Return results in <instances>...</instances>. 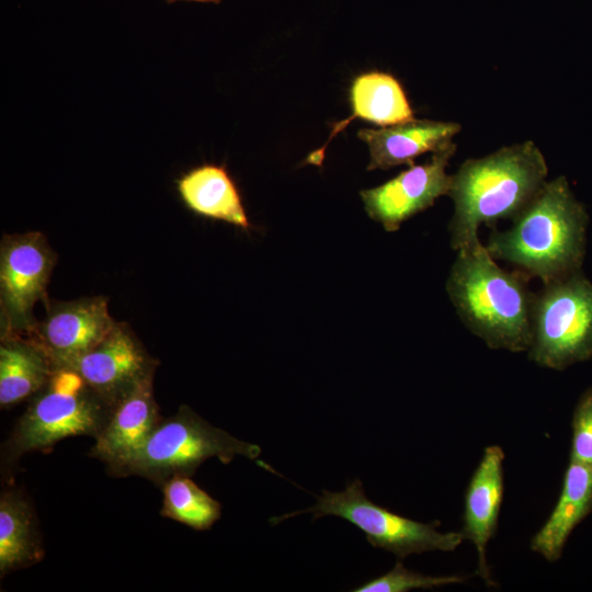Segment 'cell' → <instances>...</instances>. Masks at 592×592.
<instances>
[{
    "instance_id": "cell-1",
    "label": "cell",
    "mask_w": 592,
    "mask_h": 592,
    "mask_svg": "<svg viewBox=\"0 0 592 592\" xmlns=\"http://www.w3.org/2000/svg\"><path fill=\"white\" fill-rule=\"evenodd\" d=\"M588 223L584 205L561 175L546 181L509 229L493 230L486 248L493 259L548 284L581 271Z\"/></svg>"
},
{
    "instance_id": "cell-2",
    "label": "cell",
    "mask_w": 592,
    "mask_h": 592,
    "mask_svg": "<svg viewBox=\"0 0 592 592\" xmlns=\"http://www.w3.org/2000/svg\"><path fill=\"white\" fill-rule=\"evenodd\" d=\"M530 278L501 269L478 240L456 251L446 293L462 322L490 349L523 352L532 341Z\"/></svg>"
},
{
    "instance_id": "cell-3",
    "label": "cell",
    "mask_w": 592,
    "mask_h": 592,
    "mask_svg": "<svg viewBox=\"0 0 592 592\" xmlns=\"http://www.w3.org/2000/svg\"><path fill=\"white\" fill-rule=\"evenodd\" d=\"M547 174L545 157L532 140L464 161L452 174L448 193L454 204L448 224L452 248L457 251L478 241L481 225L493 227L516 217L539 193Z\"/></svg>"
},
{
    "instance_id": "cell-4",
    "label": "cell",
    "mask_w": 592,
    "mask_h": 592,
    "mask_svg": "<svg viewBox=\"0 0 592 592\" xmlns=\"http://www.w3.org/2000/svg\"><path fill=\"white\" fill-rule=\"evenodd\" d=\"M260 454L259 445L234 437L182 406L173 417L160 420L137 451L110 469L162 485L174 476H192L212 457L228 464L236 456L254 459Z\"/></svg>"
},
{
    "instance_id": "cell-5",
    "label": "cell",
    "mask_w": 592,
    "mask_h": 592,
    "mask_svg": "<svg viewBox=\"0 0 592 592\" xmlns=\"http://www.w3.org/2000/svg\"><path fill=\"white\" fill-rule=\"evenodd\" d=\"M110 410L76 371L55 368L18 421L5 444L7 456L13 460L27 452L47 449L69 436L95 439Z\"/></svg>"
},
{
    "instance_id": "cell-6",
    "label": "cell",
    "mask_w": 592,
    "mask_h": 592,
    "mask_svg": "<svg viewBox=\"0 0 592 592\" xmlns=\"http://www.w3.org/2000/svg\"><path fill=\"white\" fill-rule=\"evenodd\" d=\"M528 356L556 371L592 357V282L582 271L535 293Z\"/></svg>"
},
{
    "instance_id": "cell-7",
    "label": "cell",
    "mask_w": 592,
    "mask_h": 592,
    "mask_svg": "<svg viewBox=\"0 0 592 592\" xmlns=\"http://www.w3.org/2000/svg\"><path fill=\"white\" fill-rule=\"evenodd\" d=\"M303 513H311L314 520L326 515L346 520L365 534L373 547L392 553L399 559L425 551H452L464 539L460 532L441 533L435 528L436 523H421L374 503L366 497L360 479L340 492L323 490L315 505L272 517L270 523L275 525Z\"/></svg>"
},
{
    "instance_id": "cell-8",
    "label": "cell",
    "mask_w": 592,
    "mask_h": 592,
    "mask_svg": "<svg viewBox=\"0 0 592 592\" xmlns=\"http://www.w3.org/2000/svg\"><path fill=\"white\" fill-rule=\"evenodd\" d=\"M56 253L42 232L5 235L0 244L1 335L29 337L37 321L33 308L48 304L46 287Z\"/></svg>"
},
{
    "instance_id": "cell-9",
    "label": "cell",
    "mask_w": 592,
    "mask_h": 592,
    "mask_svg": "<svg viewBox=\"0 0 592 592\" xmlns=\"http://www.w3.org/2000/svg\"><path fill=\"white\" fill-rule=\"evenodd\" d=\"M456 151L453 141L432 152L430 160L412 164L386 183L360 192L367 215L389 232L448 195L452 174L446 168Z\"/></svg>"
},
{
    "instance_id": "cell-10",
    "label": "cell",
    "mask_w": 592,
    "mask_h": 592,
    "mask_svg": "<svg viewBox=\"0 0 592 592\" xmlns=\"http://www.w3.org/2000/svg\"><path fill=\"white\" fill-rule=\"evenodd\" d=\"M112 408L146 377L156 363L126 323L110 333L69 366Z\"/></svg>"
},
{
    "instance_id": "cell-11",
    "label": "cell",
    "mask_w": 592,
    "mask_h": 592,
    "mask_svg": "<svg viewBox=\"0 0 592 592\" xmlns=\"http://www.w3.org/2000/svg\"><path fill=\"white\" fill-rule=\"evenodd\" d=\"M46 310L45 319L29 337L46 351L55 368L69 366L100 343L116 323L103 296L48 301Z\"/></svg>"
},
{
    "instance_id": "cell-12",
    "label": "cell",
    "mask_w": 592,
    "mask_h": 592,
    "mask_svg": "<svg viewBox=\"0 0 592 592\" xmlns=\"http://www.w3.org/2000/svg\"><path fill=\"white\" fill-rule=\"evenodd\" d=\"M504 453L500 446H487L465 493L460 534L478 553V574L487 585H493L487 563V545L494 536L503 498Z\"/></svg>"
},
{
    "instance_id": "cell-13",
    "label": "cell",
    "mask_w": 592,
    "mask_h": 592,
    "mask_svg": "<svg viewBox=\"0 0 592 592\" xmlns=\"http://www.w3.org/2000/svg\"><path fill=\"white\" fill-rule=\"evenodd\" d=\"M153 396V375L136 385L110 410L107 420L95 437L92 456L110 468L137 451L160 422Z\"/></svg>"
},
{
    "instance_id": "cell-14",
    "label": "cell",
    "mask_w": 592,
    "mask_h": 592,
    "mask_svg": "<svg viewBox=\"0 0 592 592\" xmlns=\"http://www.w3.org/2000/svg\"><path fill=\"white\" fill-rule=\"evenodd\" d=\"M460 129V124L455 122L412 118L382 128L361 129L357 136L369 149L367 170H387L414 164L417 157L452 143Z\"/></svg>"
},
{
    "instance_id": "cell-15",
    "label": "cell",
    "mask_w": 592,
    "mask_h": 592,
    "mask_svg": "<svg viewBox=\"0 0 592 592\" xmlns=\"http://www.w3.org/2000/svg\"><path fill=\"white\" fill-rule=\"evenodd\" d=\"M592 512V467L569 460L558 501L531 540V549L557 561L572 531Z\"/></svg>"
},
{
    "instance_id": "cell-16",
    "label": "cell",
    "mask_w": 592,
    "mask_h": 592,
    "mask_svg": "<svg viewBox=\"0 0 592 592\" xmlns=\"http://www.w3.org/2000/svg\"><path fill=\"white\" fill-rule=\"evenodd\" d=\"M352 114L337 123L326 144L311 152L309 163L321 164L329 141L353 119L361 118L380 126H388L413 118V112L400 82L385 72H367L358 76L351 87Z\"/></svg>"
},
{
    "instance_id": "cell-17",
    "label": "cell",
    "mask_w": 592,
    "mask_h": 592,
    "mask_svg": "<svg viewBox=\"0 0 592 592\" xmlns=\"http://www.w3.org/2000/svg\"><path fill=\"white\" fill-rule=\"evenodd\" d=\"M55 367L46 351L32 338L1 335L0 406L5 408L34 396Z\"/></svg>"
},
{
    "instance_id": "cell-18",
    "label": "cell",
    "mask_w": 592,
    "mask_h": 592,
    "mask_svg": "<svg viewBox=\"0 0 592 592\" xmlns=\"http://www.w3.org/2000/svg\"><path fill=\"white\" fill-rule=\"evenodd\" d=\"M184 204L195 214L249 229L241 196L223 166L204 164L178 181Z\"/></svg>"
},
{
    "instance_id": "cell-19",
    "label": "cell",
    "mask_w": 592,
    "mask_h": 592,
    "mask_svg": "<svg viewBox=\"0 0 592 592\" xmlns=\"http://www.w3.org/2000/svg\"><path fill=\"white\" fill-rule=\"evenodd\" d=\"M33 511L22 493L7 490L0 497V573L38 562L43 557Z\"/></svg>"
},
{
    "instance_id": "cell-20",
    "label": "cell",
    "mask_w": 592,
    "mask_h": 592,
    "mask_svg": "<svg viewBox=\"0 0 592 592\" xmlns=\"http://www.w3.org/2000/svg\"><path fill=\"white\" fill-rule=\"evenodd\" d=\"M161 515L196 531L209 530L221 515L220 503L190 476H174L162 483Z\"/></svg>"
},
{
    "instance_id": "cell-21",
    "label": "cell",
    "mask_w": 592,
    "mask_h": 592,
    "mask_svg": "<svg viewBox=\"0 0 592 592\" xmlns=\"http://www.w3.org/2000/svg\"><path fill=\"white\" fill-rule=\"evenodd\" d=\"M466 580L460 576H425L405 568L398 560L394 568L385 574L372 579L354 592H407L413 589L432 590L446 584L462 583Z\"/></svg>"
},
{
    "instance_id": "cell-22",
    "label": "cell",
    "mask_w": 592,
    "mask_h": 592,
    "mask_svg": "<svg viewBox=\"0 0 592 592\" xmlns=\"http://www.w3.org/2000/svg\"><path fill=\"white\" fill-rule=\"evenodd\" d=\"M570 460L592 467V387L580 396L571 421Z\"/></svg>"
},
{
    "instance_id": "cell-23",
    "label": "cell",
    "mask_w": 592,
    "mask_h": 592,
    "mask_svg": "<svg viewBox=\"0 0 592 592\" xmlns=\"http://www.w3.org/2000/svg\"><path fill=\"white\" fill-rule=\"evenodd\" d=\"M168 2H173V1H177V0H166ZM190 1H198V2H214V3H218L220 2L221 0H190Z\"/></svg>"
}]
</instances>
